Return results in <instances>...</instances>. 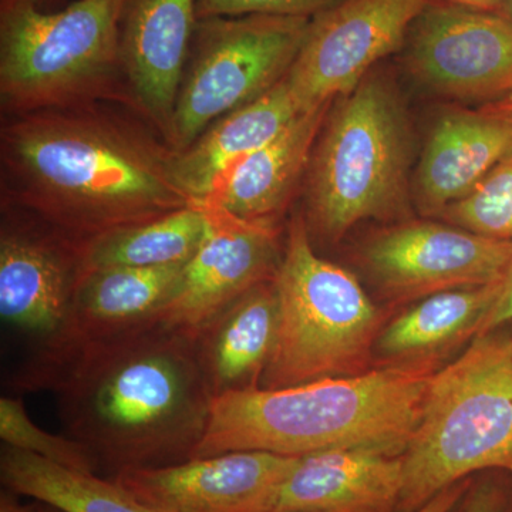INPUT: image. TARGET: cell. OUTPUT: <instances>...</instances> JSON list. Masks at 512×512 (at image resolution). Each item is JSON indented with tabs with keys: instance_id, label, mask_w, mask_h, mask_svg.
Here are the masks:
<instances>
[{
	"instance_id": "1f68e13d",
	"label": "cell",
	"mask_w": 512,
	"mask_h": 512,
	"mask_svg": "<svg viewBox=\"0 0 512 512\" xmlns=\"http://www.w3.org/2000/svg\"><path fill=\"white\" fill-rule=\"evenodd\" d=\"M461 8L484 10V12L504 13L507 0H440Z\"/></svg>"
},
{
	"instance_id": "3957f363",
	"label": "cell",
	"mask_w": 512,
	"mask_h": 512,
	"mask_svg": "<svg viewBox=\"0 0 512 512\" xmlns=\"http://www.w3.org/2000/svg\"><path fill=\"white\" fill-rule=\"evenodd\" d=\"M434 373L433 365L380 366L357 376L215 397L192 458L231 451L305 457L345 447L403 454Z\"/></svg>"
},
{
	"instance_id": "d6a6232c",
	"label": "cell",
	"mask_w": 512,
	"mask_h": 512,
	"mask_svg": "<svg viewBox=\"0 0 512 512\" xmlns=\"http://www.w3.org/2000/svg\"><path fill=\"white\" fill-rule=\"evenodd\" d=\"M0 512H37V503L25 505L18 500V494L6 490L0 494Z\"/></svg>"
},
{
	"instance_id": "4fadbf2b",
	"label": "cell",
	"mask_w": 512,
	"mask_h": 512,
	"mask_svg": "<svg viewBox=\"0 0 512 512\" xmlns=\"http://www.w3.org/2000/svg\"><path fill=\"white\" fill-rule=\"evenodd\" d=\"M205 208L207 234L157 322L194 339L244 293L274 279L285 248L278 222L242 221Z\"/></svg>"
},
{
	"instance_id": "d4e9b609",
	"label": "cell",
	"mask_w": 512,
	"mask_h": 512,
	"mask_svg": "<svg viewBox=\"0 0 512 512\" xmlns=\"http://www.w3.org/2000/svg\"><path fill=\"white\" fill-rule=\"evenodd\" d=\"M437 217L483 237L512 241V154Z\"/></svg>"
},
{
	"instance_id": "52a82bcc",
	"label": "cell",
	"mask_w": 512,
	"mask_h": 512,
	"mask_svg": "<svg viewBox=\"0 0 512 512\" xmlns=\"http://www.w3.org/2000/svg\"><path fill=\"white\" fill-rule=\"evenodd\" d=\"M275 285L278 332L259 387L282 389L372 369L382 315L355 275L316 254L302 214L289 224Z\"/></svg>"
},
{
	"instance_id": "836d02e7",
	"label": "cell",
	"mask_w": 512,
	"mask_h": 512,
	"mask_svg": "<svg viewBox=\"0 0 512 512\" xmlns=\"http://www.w3.org/2000/svg\"><path fill=\"white\" fill-rule=\"evenodd\" d=\"M37 512H63L59 508L52 507V505L37 503Z\"/></svg>"
},
{
	"instance_id": "2e32d148",
	"label": "cell",
	"mask_w": 512,
	"mask_h": 512,
	"mask_svg": "<svg viewBox=\"0 0 512 512\" xmlns=\"http://www.w3.org/2000/svg\"><path fill=\"white\" fill-rule=\"evenodd\" d=\"M403 454L345 447L299 457L271 512H399Z\"/></svg>"
},
{
	"instance_id": "ba28073f",
	"label": "cell",
	"mask_w": 512,
	"mask_h": 512,
	"mask_svg": "<svg viewBox=\"0 0 512 512\" xmlns=\"http://www.w3.org/2000/svg\"><path fill=\"white\" fill-rule=\"evenodd\" d=\"M6 221L0 232V318L25 348L16 389H55L79 355L74 298L83 275L82 242L40 220Z\"/></svg>"
},
{
	"instance_id": "8fae6325",
	"label": "cell",
	"mask_w": 512,
	"mask_h": 512,
	"mask_svg": "<svg viewBox=\"0 0 512 512\" xmlns=\"http://www.w3.org/2000/svg\"><path fill=\"white\" fill-rule=\"evenodd\" d=\"M430 0H340L311 19L285 79L303 111L346 96L384 57L402 52Z\"/></svg>"
},
{
	"instance_id": "4316f807",
	"label": "cell",
	"mask_w": 512,
	"mask_h": 512,
	"mask_svg": "<svg viewBox=\"0 0 512 512\" xmlns=\"http://www.w3.org/2000/svg\"><path fill=\"white\" fill-rule=\"evenodd\" d=\"M340 0H197L200 19L265 15L312 19Z\"/></svg>"
},
{
	"instance_id": "83f0119b",
	"label": "cell",
	"mask_w": 512,
	"mask_h": 512,
	"mask_svg": "<svg viewBox=\"0 0 512 512\" xmlns=\"http://www.w3.org/2000/svg\"><path fill=\"white\" fill-rule=\"evenodd\" d=\"M510 485L495 480L494 476L471 480L453 512H505Z\"/></svg>"
},
{
	"instance_id": "d6986e66",
	"label": "cell",
	"mask_w": 512,
	"mask_h": 512,
	"mask_svg": "<svg viewBox=\"0 0 512 512\" xmlns=\"http://www.w3.org/2000/svg\"><path fill=\"white\" fill-rule=\"evenodd\" d=\"M333 101L299 113L274 140L239 165L202 205L242 221L278 222L303 174L308 173Z\"/></svg>"
},
{
	"instance_id": "7a4b0ae2",
	"label": "cell",
	"mask_w": 512,
	"mask_h": 512,
	"mask_svg": "<svg viewBox=\"0 0 512 512\" xmlns=\"http://www.w3.org/2000/svg\"><path fill=\"white\" fill-rule=\"evenodd\" d=\"M55 390L67 436L106 478L190 460L214 400L195 339L160 323L87 346Z\"/></svg>"
},
{
	"instance_id": "7c38bea8",
	"label": "cell",
	"mask_w": 512,
	"mask_h": 512,
	"mask_svg": "<svg viewBox=\"0 0 512 512\" xmlns=\"http://www.w3.org/2000/svg\"><path fill=\"white\" fill-rule=\"evenodd\" d=\"M363 262L384 293L397 301L497 284L512 262V241L456 225L407 221L366 242Z\"/></svg>"
},
{
	"instance_id": "d590c367",
	"label": "cell",
	"mask_w": 512,
	"mask_h": 512,
	"mask_svg": "<svg viewBox=\"0 0 512 512\" xmlns=\"http://www.w3.org/2000/svg\"><path fill=\"white\" fill-rule=\"evenodd\" d=\"M510 478H511L510 493H508L507 511H505V512H512V477L510 476Z\"/></svg>"
},
{
	"instance_id": "7402d4cb",
	"label": "cell",
	"mask_w": 512,
	"mask_h": 512,
	"mask_svg": "<svg viewBox=\"0 0 512 512\" xmlns=\"http://www.w3.org/2000/svg\"><path fill=\"white\" fill-rule=\"evenodd\" d=\"M500 282L434 293L421 299L380 333L376 349L390 363L386 366L431 365V357L470 336L476 338Z\"/></svg>"
},
{
	"instance_id": "9c48e42d",
	"label": "cell",
	"mask_w": 512,
	"mask_h": 512,
	"mask_svg": "<svg viewBox=\"0 0 512 512\" xmlns=\"http://www.w3.org/2000/svg\"><path fill=\"white\" fill-rule=\"evenodd\" d=\"M311 19L249 15L200 19L165 141L191 146L211 124L271 90L288 74Z\"/></svg>"
},
{
	"instance_id": "484cf974",
	"label": "cell",
	"mask_w": 512,
	"mask_h": 512,
	"mask_svg": "<svg viewBox=\"0 0 512 512\" xmlns=\"http://www.w3.org/2000/svg\"><path fill=\"white\" fill-rule=\"evenodd\" d=\"M0 439L3 446L18 448L73 470L97 474L96 461L82 443L37 427L20 399L5 396L0 399Z\"/></svg>"
},
{
	"instance_id": "f546056e",
	"label": "cell",
	"mask_w": 512,
	"mask_h": 512,
	"mask_svg": "<svg viewBox=\"0 0 512 512\" xmlns=\"http://www.w3.org/2000/svg\"><path fill=\"white\" fill-rule=\"evenodd\" d=\"M473 478L460 481V483L451 485L446 490L441 491L436 497L431 498L429 503L424 504L419 510L413 512H453L458 504V501L466 494L468 485H470Z\"/></svg>"
},
{
	"instance_id": "4dcf8cb0",
	"label": "cell",
	"mask_w": 512,
	"mask_h": 512,
	"mask_svg": "<svg viewBox=\"0 0 512 512\" xmlns=\"http://www.w3.org/2000/svg\"><path fill=\"white\" fill-rule=\"evenodd\" d=\"M477 111L483 116L504 121L512 126V94L504 99L493 101V103L484 104Z\"/></svg>"
},
{
	"instance_id": "cb8c5ba5",
	"label": "cell",
	"mask_w": 512,
	"mask_h": 512,
	"mask_svg": "<svg viewBox=\"0 0 512 512\" xmlns=\"http://www.w3.org/2000/svg\"><path fill=\"white\" fill-rule=\"evenodd\" d=\"M208 221L207 208L194 204L156 220L104 232L82 242L83 271L187 264L204 241Z\"/></svg>"
},
{
	"instance_id": "8992f818",
	"label": "cell",
	"mask_w": 512,
	"mask_h": 512,
	"mask_svg": "<svg viewBox=\"0 0 512 512\" xmlns=\"http://www.w3.org/2000/svg\"><path fill=\"white\" fill-rule=\"evenodd\" d=\"M128 0H76L47 13L0 0V96L9 116L126 100L121 23Z\"/></svg>"
},
{
	"instance_id": "277c9868",
	"label": "cell",
	"mask_w": 512,
	"mask_h": 512,
	"mask_svg": "<svg viewBox=\"0 0 512 512\" xmlns=\"http://www.w3.org/2000/svg\"><path fill=\"white\" fill-rule=\"evenodd\" d=\"M412 128L392 80L369 73L338 97L320 131L306 175V225L339 242L359 222L406 210Z\"/></svg>"
},
{
	"instance_id": "6da1fadb",
	"label": "cell",
	"mask_w": 512,
	"mask_h": 512,
	"mask_svg": "<svg viewBox=\"0 0 512 512\" xmlns=\"http://www.w3.org/2000/svg\"><path fill=\"white\" fill-rule=\"evenodd\" d=\"M174 150L96 103L10 116L2 127L9 200L77 242L192 204Z\"/></svg>"
},
{
	"instance_id": "9a60e30c",
	"label": "cell",
	"mask_w": 512,
	"mask_h": 512,
	"mask_svg": "<svg viewBox=\"0 0 512 512\" xmlns=\"http://www.w3.org/2000/svg\"><path fill=\"white\" fill-rule=\"evenodd\" d=\"M197 22V0H128L121 23L128 93L164 137L173 119Z\"/></svg>"
},
{
	"instance_id": "5bb4252c",
	"label": "cell",
	"mask_w": 512,
	"mask_h": 512,
	"mask_svg": "<svg viewBox=\"0 0 512 512\" xmlns=\"http://www.w3.org/2000/svg\"><path fill=\"white\" fill-rule=\"evenodd\" d=\"M299 457L231 451L111 480L154 512H271Z\"/></svg>"
},
{
	"instance_id": "5b68a950",
	"label": "cell",
	"mask_w": 512,
	"mask_h": 512,
	"mask_svg": "<svg viewBox=\"0 0 512 512\" xmlns=\"http://www.w3.org/2000/svg\"><path fill=\"white\" fill-rule=\"evenodd\" d=\"M483 471L512 477V338L497 330L431 377L403 453L399 512Z\"/></svg>"
},
{
	"instance_id": "ffe728a7",
	"label": "cell",
	"mask_w": 512,
	"mask_h": 512,
	"mask_svg": "<svg viewBox=\"0 0 512 512\" xmlns=\"http://www.w3.org/2000/svg\"><path fill=\"white\" fill-rule=\"evenodd\" d=\"M187 264L83 271L73 308L79 355L94 343L156 325L177 291Z\"/></svg>"
},
{
	"instance_id": "30bf717a",
	"label": "cell",
	"mask_w": 512,
	"mask_h": 512,
	"mask_svg": "<svg viewBox=\"0 0 512 512\" xmlns=\"http://www.w3.org/2000/svg\"><path fill=\"white\" fill-rule=\"evenodd\" d=\"M404 64L430 92L485 101L512 94V20L430 0L407 33Z\"/></svg>"
},
{
	"instance_id": "603a6c76",
	"label": "cell",
	"mask_w": 512,
	"mask_h": 512,
	"mask_svg": "<svg viewBox=\"0 0 512 512\" xmlns=\"http://www.w3.org/2000/svg\"><path fill=\"white\" fill-rule=\"evenodd\" d=\"M0 478L6 490L63 512H154L117 481L84 473L3 446Z\"/></svg>"
},
{
	"instance_id": "ac0fdd59",
	"label": "cell",
	"mask_w": 512,
	"mask_h": 512,
	"mask_svg": "<svg viewBox=\"0 0 512 512\" xmlns=\"http://www.w3.org/2000/svg\"><path fill=\"white\" fill-rule=\"evenodd\" d=\"M302 111L284 77L258 99L215 121L190 147L174 151L175 184L192 204H204L239 165Z\"/></svg>"
},
{
	"instance_id": "e575fe53",
	"label": "cell",
	"mask_w": 512,
	"mask_h": 512,
	"mask_svg": "<svg viewBox=\"0 0 512 512\" xmlns=\"http://www.w3.org/2000/svg\"><path fill=\"white\" fill-rule=\"evenodd\" d=\"M503 15L512 20V0H507V3H505Z\"/></svg>"
},
{
	"instance_id": "f1b7e54d",
	"label": "cell",
	"mask_w": 512,
	"mask_h": 512,
	"mask_svg": "<svg viewBox=\"0 0 512 512\" xmlns=\"http://www.w3.org/2000/svg\"><path fill=\"white\" fill-rule=\"evenodd\" d=\"M510 322H512V262L508 271L505 272L504 278L501 279L493 305L490 306L478 326L476 336L495 332L505 323Z\"/></svg>"
},
{
	"instance_id": "e0dca14e",
	"label": "cell",
	"mask_w": 512,
	"mask_h": 512,
	"mask_svg": "<svg viewBox=\"0 0 512 512\" xmlns=\"http://www.w3.org/2000/svg\"><path fill=\"white\" fill-rule=\"evenodd\" d=\"M512 154V126L478 111L450 110L431 128L414 175L421 212L439 215Z\"/></svg>"
},
{
	"instance_id": "44dd1931",
	"label": "cell",
	"mask_w": 512,
	"mask_h": 512,
	"mask_svg": "<svg viewBox=\"0 0 512 512\" xmlns=\"http://www.w3.org/2000/svg\"><path fill=\"white\" fill-rule=\"evenodd\" d=\"M278 332L275 278L254 286L195 336L198 365L212 397L255 389Z\"/></svg>"
},
{
	"instance_id": "8d00e7d4",
	"label": "cell",
	"mask_w": 512,
	"mask_h": 512,
	"mask_svg": "<svg viewBox=\"0 0 512 512\" xmlns=\"http://www.w3.org/2000/svg\"><path fill=\"white\" fill-rule=\"evenodd\" d=\"M37 2H39L40 5V2H53V0H37Z\"/></svg>"
}]
</instances>
